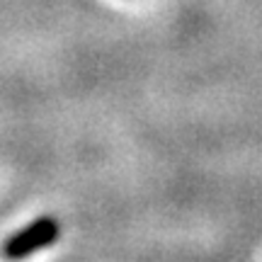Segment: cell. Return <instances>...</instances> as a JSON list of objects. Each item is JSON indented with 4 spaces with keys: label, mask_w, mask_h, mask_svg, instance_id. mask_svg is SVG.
Wrapping results in <instances>:
<instances>
[{
    "label": "cell",
    "mask_w": 262,
    "mask_h": 262,
    "mask_svg": "<svg viewBox=\"0 0 262 262\" xmlns=\"http://www.w3.org/2000/svg\"><path fill=\"white\" fill-rule=\"evenodd\" d=\"M61 226L54 216H41L37 221L27 224L25 228H19L17 233H12L3 243V257L10 262L25 260L29 255H34L37 250H44L49 245H54L58 241Z\"/></svg>",
    "instance_id": "obj_1"
}]
</instances>
